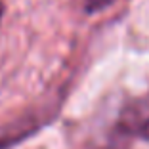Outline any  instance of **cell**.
Returning <instances> with one entry per match:
<instances>
[{
	"instance_id": "1",
	"label": "cell",
	"mask_w": 149,
	"mask_h": 149,
	"mask_svg": "<svg viewBox=\"0 0 149 149\" xmlns=\"http://www.w3.org/2000/svg\"><path fill=\"white\" fill-rule=\"evenodd\" d=\"M113 2L115 0H84V12H86L88 15H92V13L107 10Z\"/></svg>"
},
{
	"instance_id": "2",
	"label": "cell",
	"mask_w": 149,
	"mask_h": 149,
	"mask_svg": "<svg viewBox=\"0 0 149 149\" xmlns=\"http://www.w3.org/2000/svg\"><path fill=\"white\" fill-rule=\"evenodd\" d=\"M2 15H4V4L0 2V23H2Z\"/></svg>"
}]
</instances>
